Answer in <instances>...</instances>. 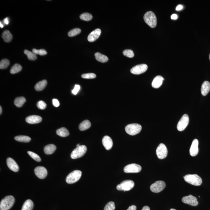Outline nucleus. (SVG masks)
<instances>
[{
  "label": "nucleus",
  "instance_id": "obj_21",
  "mask_svg": "<svg viewBox=\"0 0 210 210\" xmlns=\"http://www.w3.org/2000/svg\"><path fill=\"white\" fill-rule=\"evenodd\" d=\"M210 91V83L208 81H205L201 86V92L202 95L206 96Z\"/></svg>",
  "mask_w": 210,
  "mask_h": 210
},
{
  "label": "nucleus",
  "instance_id": "obj_41",
  "mask_svg": "<svg viewBox=\"0 0 210 210\" xmlns=\"http://www.w3.org/2000/svg\"><path fill=\"white\" fill-rule=\"evenodd\" d=\"M37 106L39 109H44L46 107V104L45 102L42 101H39L37 104Z\"/></svg>",
  "mask_w": 210,
  "mask_h": 210
},
{
  "label": "nucleus",
  "instance_id": "obj_8",
  "mask_svg": "<svg viewBox=\"0 0 210 210\" xmlns=\"http://www.w3.org/2000/svg\"><path fill=\"white\" fill-rule=\"evenodd\" d=\"M156 155L160 159H163L167 156L168 150L165 144H160L156 150Z\"/></svg>",
  "mask_w": 210,
  "mask_h": 210
},
{
  "label": "nucleus",
  "instance_id": "obj_32",
  "mask_svg": "<svg viewBox=\"0 0 210 210\" xmlns=\"http://www.w3.org/2000/svg\"><path fill=\"white\" fill-rule=\"evenodd\" d=\"M24 53L27 56L28 58L31 60H35L37 58L36 54L33 52H30L27 50H25L24 51Z\"/></svg>",
  "mask_w": 210,
  "mask_h": 210
},
{
  "label": "nucleus",
  "instance_id": "obj_52",
  "mask_svg": "<svg viewBox=\"0 0 210 210\" xmlns=\"http://www.w3.org/2000/svg\"><path fill=\"white\" fill-rule=\"evenodd\" d=\"M170 210H175V209H171Z\"/></svg>",
  "mask_w": 210,
  "mask_h": 210
},
{
  "label": "nucleus",
  "instance_id": "obj_45",
  "mask_svg": "<svg viewBox=\"0 0 210 210\" xmlns=\"http://www.w3.org/2000/svg\"><path fill=\"white\" fill-rule=\"evenodd\" d=\"M171 18L172 20H175L177 19L178 18L177 14H172L171 16Z\"/></svg>",
  "mask_w": 210,
  "mask_h": 210
},
{
  "label": "nucleus",
  "instance_id": "obj_46",
  "mask_svg": "<svg viewBox=\"0 0 210 210\" xmlns=\"http://www.w3.org/2000/svg\"><path fill=\"white\" fill-rule=\"evenodd\" d=\"M183 8V5H180V4H179V5H178L177 6V7L176 8V11H180Z\"/></svg>",
  "mask_w": 210,
  "mask_h": 210
},
{
  "label": "nucleus",
  "instance_id": "obj_49",
  "mask_svg": "<svg viewBox=\"0 0 210 210\" xmlns=\"http://www.w3.org/2000/svg\"><path fill=\"white\" fill-rule=\"evenodd\" d=\"M2 112V107H1H1H0V114H1Z\"/></svg>",
  "mask_w": 210,
  "mask_h": 210
},
{
  "label": "nucleus",
  "instance_id": "obj_17",
  "mask_svg": "<svg viewBox=\"0 0 210 210\" xmlns=\"http://www.w3.org/2000/svg\"><path fill=\"white\" fill-rule=\"evenodd\" d=\"M7 164L8 167L12 171L17 172L19 170V167L15 161L11 158H8L7 159Z\"/></svg>",
  "mask_w": 210,
  "mask_h": 210
},
{
  "label": "nucleus",
  "instance_id": "obj_20",
  "mask_svg": "<svg viewBox=\"0 0 210 210\" xmlns=\"http://www.w3.org/2000/svg\"><path fill=\"white\" fill-rule=\"evenodd\" d=\"M164 79L161 75H158L153 79L152 83V87L154 88H158L160 87L163 83Z\"/></svg>",
  "mask_w": 210,
  "mask_h": 210
},
{
  "label": "nucleus",
  "instance_id": "obj_25",
  "mask_svg": "<svg viewBox=\"0 0 210 210\" xmlns=\"http://www.w3.org/2000/svg\"><path fill=\"white\" fill-rule=\"evenodd\" d=\"M91 126L90 122L88 120H85L80 124L79 128L81 131L88 129Z\"/></svg>",
  "mask_w": 210,
  "mask_h": 210
},
{
  "label": "nucleus",
  "instance_id": "obj_4",
  "mask_svg": "<svg viewBox=\"0 0 210 210\" xmlns=\"http://www.w3.org/2000/svg\"><path fill=\"white\" fill-rule=\"evenodd\" d=\"M82 172L79 170H75L70 173L67 177L66 181L68 184H73L79 180L82 176Z\"/></svg>",
  "mask_w": 210,
  "mask_h": 210
},
{
  "label": "nucleus",
  "instance_id": "obj_5",
  "mask_svg": "<svg viewBox=\"0 0 210 210\" xmlns=\"http://www.w3.org/2000/svg\"><path fill=\"white\" fill-rule=\"evenodd\" d=\"M125 130L129 135H135L140 133L142 130V126L137 123H132L127 125L125 127Z\"/></svg>",
  "mask_w": 210,
  "mask_h": 210
},
{
  "label": "nucleus",
  "instance_id": "obj_28",
  "mask_svg": "<svg viewBox=\"0 0 210 210\" xmlns=\"http://www.w3.org/2000/svg\"><path fill=\"white\" fill-rule=\"evenodd\" d=\"M47 84V82L46 80H43L40 82H39L35 84V89L36 91H40L42 90L45 88Z\"/></svg>",
  "mask_w": 210,
  "mask_h": 210
},
{
  "label": "nucleus",
  "instance_id": "obj_6",
  "mask_svg": "<svg viewBox=\"0 0 210 210\" xmlns=\"http://www.w3.org/2000/svg\"><path fill=\"white\" fill-rule=\"evenodd\" d=\"M87 151V147L85 145H80L73 151L71 157L73 159H75L82 157Z\"/></svg>",
  "mask_w": 210,
  "mask_h": 210
},
{
  "label": "nucleus",
  "instance_id": "obj_18",
  "mask_svg": "<svg viewBox=\"0 0 210 210\" xmlns=\"http://www.w3.org/2000/svg\"><path fill=\"white\" fill-rule=\"evenodd\" d=\"M26 122L31 124L40 123L42 120V118L37 115H32L28 116L26 118Z\"/></svg>",
  "mask_w": 210,
  "mask_h": 210
},
{
  "label": "nucleus",
  "instance_id": "obj_10",
  "mask_svg": "<svg viewBox=\"0 0 210 210\" xmlns=\"http://www.w3.org/2000/svg\"><path fill=\"white\" fill-rule=\"evenodd\" d=\"M189 122V118L187 114H184L178 123L177 126V130L179 131L184 130L188 125Z\"/></svg>",
  "mask_w": 210,
  "mask_h": 210
},
{
  "label": "nucleus",
  "instance_id": "obj_16",
  "mask_svg": "<svg viewBox=\"0 0 210 210\" xmlns=\"http://www.w3.org/2000/svg\"><path fill=\"white\" fill-rule=\"evenodd\" d=\"M101 33V31L100 29H96L90 33L88 37V40L90 42L95 41L99 37Z\"/></svg>",
  "mask_w": 210,
  "mask_h": 210
},
{
  "label": "nucleus",
  "instance_id": "obj_22",
  "mask_svg": "<svg viewBox=\"0 0 210 210\" xmlns=\"http://www.w3.org/2000/svg\"><path fill=\"white\" fill-rule=\"evenodd\" d=\"M56 146L53 144H50L44 147V151L46 154H53L56 150Z\"/></svg>",
  "mask_w": 210,
  "mask_h": 210
},
{
  "label": "nucleus",
  "instance_id": "obj_11",
  "mask_svg": "<svg viewBox=\"0 0 210 210\" xmlns=\"http://www.w3.org/2000/svg\"><path fill=\"white\" fill-rule=\"evenodd\" d=\"M142 167L140 165L135 163L129 164L124 167V171L126 173H138L141 171Z\"/></svg>",
  "mask_w": 210,
  "mask_h": 210
},
{
  "label": "nucleus",
  "instance_id": "obj_27",
  "mask_svg": "<svg viewBox=\"0 0 210 210\" xmlns=\"http://www.w3.org/2000/svg\"><path fill=\"white\" fill-rule=\"evenodd\" d=\"M56 134L61 137H66L69 135V132L67 129L62 127L58 129L56 131Z\"/></svg>",
  "mask_w": 210,
  "mask_h": 210
},
{
  "label": "nucleus",
  "instance_id": "obj_13",
  "mask_svg": "<svg viewBox=\"0 0 210 210\" xmlns=\"http://www.w3.org/2000/svg\"><path fill=\"white\" fill-rule=\"evenodd\" d=\"M182 201L184 204H189L193 206H196L198 204L196 198L191 194L183 197Z\"/></svg>",
  "mask_w": 210,
  "mask_h": 210
},
{
  "label": "nucleus",
  "instance_id": "obj_51",
  "mask_svg": "<svg viewBox=\"0 0 210 210\" xmlns=\"http://www.w3.org/2000/svg\"><path fill=\"white\" fill-rule=\"evenodd\" d=\"M80 145V144H77V145H76L77 147H79Z\"/></svg>",
  "mask_w": 210,
  "mask_h": 210
},
{
  "label": "nucleus",
  "instance_id": "obj_1",
  "mask_svg": "<svg viewBox=\"0 0 210 210\" xmlns=\"http://www.w3.org/2000/svg\"><path fill=\"white\" fill-rule=\"evenodd\" d=\"M144 21L151 28L155 27L157 24V19L155 14L152 11L145 13L144 16Z\"/></svg>",
  "mask_w": 210,
  "mask_h": 210
},
{
  "label": "nucleus",
  "instance_id": "obj_31",
  "mask_svg": "<svg viewBox=\"0 0 210 210\" xmlns=\"http://www.w3.org/2000/svg\"><path fill=\"white\" fill-rule=\"evenodd\" d=\"M22 69V67L18 64H16L11 68L10 73L12 74H16L20 71Z\"/></svg>",
  "mask_w": 210,
  "mask_h": 210
},
{
  "label": "nucleus",
  "instance_id": "obj_40",
  "mask_svg": "<svg viewBox=\"0 0 210 210\" xmlns=\"http://www.w3.org/2000/svg\"><path fill=\"white\" fill-rule=\"evenodd\" d=\"M82 77L83 78L92 79L95 78L96 77V75L94 73H87V74H82Z\"/></svg>",
  "mask_w": 210,
  "mask_h": 210
},
{
  "label": "nucleus",
  "instance_id": "obj_44",
  "mask_svg": "<svg viewBox=\"0 0 210 210\" xmlns=\"http://www.w3.org/2000/svg\"><path fill=\"white\" fill-rule=\"evenodd\" d=\"M137 207L136 206L134 205H131V206L129 207L126 210H136Z\"/></svg>",
  "mask_w": 210,
  "mask_h": 210
},
{
  "label": "nucleus",
  "instance_id": "obj_36",
  "mask_svg": "<svg viewBox=\"0 0 210 210\" xmlns=\"http://www.w3.org/2000/svg\"><path fill=\"white\" fill-rule=\"evenodd\" d=\"M27 153L32 158H33V159L35 160L37 162H40L41 161L40 157L36 153L33 152H30V151L28 152Z\"/></svg>",
  "mask_w": 210,
  "mask_h": 210
},
{
  "label": "nucleus",
  "instance_id": "obj_43",
  "mask_svg": "<svg viewBox=\"0 0 210 210\" xmlns=\"http://www.w3.org/2000/svg\"><path fill=\"white\" fill-rule=\"evenodd\" d=\"M52 103H53V105L55 107H58L59 106L60 103L58 100L56 99H54L52 100Z\"/></svg>",
  "mask_w": 210,
  "mask_h": 210
},
{
  "label": "nucleus",
  "instance_id": "obj_42",
  "mask_svg": "<svg viewBox=\"0 0 210 210\" xmlns=\"http://www.w3.org/2000/svg\"><path fill=\"white\" fill-rule=\"evenodd\" d=\"M80 89V86L78 84H75L74 89L72 90V92L74 95H76Z\"/></svg>",
  "mask_w": 210,
  "mask_h": 210
},
{
  "label": "nucleus",
  "instance_id": "obj_47",
  "mask_svg": "<svg viewBox=\"0 0 210 210\" xmlns=\"http://www.w3.org/2000/svg\"><path fill=\"white\" fill-rule=\"evenodd\" d=\"M141 210H150V208L147 206H145L143 207V209Z\"/></svg>",
  "mask_w": 210,
  "mask_h": 210
},
{
  "label": "nucleus",
  "instance_id": "obj_26",
  "mask_svg": "<svg viewBox=\"0 0 210 210\" xmlns=\"http://www.w3.org/2000/svg\"><path fill=\"white\" fill-rule=\"evenodd\" d=\"M34 204L33 201L29 199L27 200L22 206V210H32L33 209Z\"/></svg>",
  "mask_w": 210,
  "mask_h": 210
},
{
  "label": "nucleus",
  "instance_id": "obj_50",
  "mask_svg": "<svg viewBox=\"0 0 210 210\" xmlns=\"http://www.w3.org/2000/svg\"><path fill=\"white\" fill-rule=\"evenodd\" d=\"M0 25H1V28H3V24H2L1 22V23H0Z\"/></svg>",
  "mask_w": 210,
  "mask_h": 210
},
{
  "label": "nucleus",
  "instance_id": "obj_39",
  "mask_svg": "<svg viewBox=\"0 0 210 210\" xmlns=\"http://www.w3.org/2000/svg\"><path fill=\"white\" fill-rule=\"evenodd\" d=\"M115 209V204H114V202H110L105 205L104 210H114Z\"/></svg>",
  "mask_w": 210,
  "mask_h": 210
},
{
  "label": "nucleus",
  "instance_id": "obj_53",
  "mask_svg": "<svg viewBox=\"0 0 210 210\" xmlns=\"http://www.w3.org/2000/svg\"><path fill=\"white\" fill-rule=\"evenodd\" d=\"M209 59H210V54H209Z\"/></svg>",
  "mask_w": 210,
  "mask_h": 210
},
{
  "label": "nucleus",
  "instance_id": "obj_9",
  "mask_svg": "<svg viewBox=\"0 0 210 210\" xmlns=\"http://www.w3.org/2000/svg\"><path fill=\"white\" fill-rule=\"evenodd\" d=\"M165 186L166 184L163 181H157L151 186L150 190L154 193H159L165 188Z\"/></svg>",
  "mask_w": 210,
  "mask_h": 210
},
{
  "label": "nucleus",
  "instance_id": "obj_7",
  "mask_svg": "<svg viewBox=\"0 0 210 210\" xmlns=\"http://www.w3.org/2000/svg\"><path fill=\"white\" fill-rule=\"evenodd\" d=\"M135 185L134 182L132 180H127L122 182L117 186V189L119 191H129L134 188Z\"/></svg>",
  "mask_w": 210,
  "mask_h": 210
},
{
  "label": "nucleus",
  "instance_id": "obj_3",
  "mask_svg": "<svg viewBox=\"0 0 210 210\" xmlns=\"http://www.w3.org/2000/svg\"><path fill=\"white\" fill-rule=\"evenodd\" d=\"M185 181L192 185L199 186L202 184V179L197 174H188L184 177Z\"/></svg>",
  "mask_w": 210,
  "mask_h": 210
},
{
  "label": "nucleus",
  "instance_id": "obj_33",
  "mask_svg": "<svg viewBox=\"0 0 210 210\" xmlns=\"http://www.w3.org/2000/svg\"><path fill=\"white\" fill-rule=\"evenodd\" d=\"M80 18L83 20L89 21L92 19L93 16L90 13H85L81 14L80 16Z\"/></svg>",
  "mask_w": 210,
  "mask_h": 210
},
{
  "label": "nucleus",
  "instance_id": "obj_14",
  "mask_svg": "<svg viewBox=\"0 0 210 210\" xmlns=\"http://www.w3.org/2000/svg\"><path fill=\"white\" fill-rule=\"evenodd\" d=\"M35 175L40 179L45 178L48 174L46 169L43 167L39 166L35 168L34 170Z\"/></svg>",
  "mask_w": 210,
  "mask_h": 210
},
{
  "label": "nucleus",
  "instance_id": "obj_37",
  "mask_svg": "<svg viewBox=\"0 0 210 210\" xmlns=\"http://www.w3.org/2000/svg\"><path fill=\"white\" fill-rule=\"evenodd\" d=\"M33 53H35V54H39V55H41V56H43V55H45L47 54V52L44 49H40V50H37L36 49H33Z\"/></svg>",
  "mask_w": 210,
  "mask_h": 210
},
{
  "label": "nucleus",
  "instance_id": "obj_48",
  "mask_svg": "<svg viewBox=\"0 0 210 210\" xmlns=\"http://www.w3.org/2000/svg\"><path fill=\"white\" fill-rule=\"evenodd\" d=\"M4 23H5V24H6V25H7V24H8L9 21L8 18H5V19L4 20Z\"/></svg>",
  "mask_w": 210,
  "mask_h": 210
},
{
  "label": "nucleus",
  "instance_id": "obj_12",
  "mask_svg": "<svg viewBox=\"0 0 210 210\" xmlns=\"http://www.w3.org/2000/svg\"><path fill=\"white\" fill-rule=\"evenodd\" d=\"M147 65L145 64H141L134 67L130 70L132 74L139 75L145 73L147 70Z\"/></svg>",
  "mask_w": 210,
  "mask_h": 210
},
{
  "label": "nucleus",
  "instance_id": "obj_29",
  "mask_svg": "<svg viewBox=\"0 0 210 210\" xmlns=\"http://www.w3.org/2000/svg\"><path fill=\"white\" fill-rule=\"evenodd\" d=\"M25 102L26 99L25 98L23 97H20L15 99L14 101V104L17 107H21L23 106Z\"/></svg>",
  "mask_w": 210,
  "mask_h": 210
},
{
  "label": "nucleus",
  "instance_id": "obj_34",
  "mask_svg": "<svg viewBox=\"0 0 210 210\" xmlns=\"http://www.w3.org/2000/svg\"><path fill=\"white\" fill-rule=\"evenodd\" d=\"M81 30L79 28H75L71 30L68 33V35L70 37H72L80 34L81 33Z\"/></svg>",
  "mask_w": 210,
  "mask_h": 210
},
{
  "label": "nucleus",
  "instance_id": "obj_30",
  "mask_svg": "<svg viewBox=\"0 0 210 210\" xmlns=\"http://www.w3.org/2000/svg\"><path fill=\"white\" fill-rule=\"evenodd\" d=\"M14 139L17 141L23 142V143H29L31 140V138L25 135H19L15 137Z\"/></svg>",
  "mask_w": 210,
  "mask_h": 210
},
{
  "label": "nucleus",
  "instance_id": "obj_2",
  "mask_svg": "<svg viewBox=\"0 0 210 210\" xmlns=\"http://www.w3.org/2000/svg\"><path fill=\"white\" fill-rule=\"evenodd\" d=\"M14 203V198L13 196L9 195L5 196L1 201L0 210H9L13 206Z\"/></svg>",
  "mask_w": 210,
  "mask_h": 210
},
{
  "label": "nucleus",
  "instance_id": "obj_35",
  "mask_svg": "<svg viewBox=\"0 0 210 210\" xmlns=\"http://www.w3.org/2000/svg\"><path fill=\"white\" fill-rule=\"evenodd\" d=\"M9 60L7 59H3L0 62V68L1 69H6L10 65Z\"/></svg>",
  "mask_w": 210,
  "mask_h": 210
},
{
  "label": "nucleus",
  "instance_id": "obj_24",
  "mask_svg": "<svg viewBox=\"0 0 210 210\" xmlns=\"http://www.w3.org/2000/svg\"><path fill=\"white\" fill-rule=\"evenodd\" d=\"M95 58L98 61L102 63L107 62L109 60L107 56L99 52L95 53Z\"/></svg>",
  "mask_w": 210,
  "mask_h": 210
},
{
  "label": "nucleus",
  "instance_id": "obj_38",
  "mask_svg": "<svg viewBox=\"0 0 210 210\" xmlns=\"http://www.w3.org/2000/svg\"><path fill=\"white\" fill-rule=\"evenodd\" d=\"M123 54L124 56L128 58H133L134 56V54L133 51L131 50H126L123 51Z\"/></svg>",
  "mask_w": 210,
  "mask_h": 210
},
{
  "label": "nucleus",
  "instance_id": "obj_23",
  "mask_svg": "<svg viewBox=\"0 0 210 210\" xmlns=\"http://www.w3.org/2000/svg\"><path fill=\"white\" fill-rule=\"evenodd\" d=\"M2 37L5 42L8 43L12 40L13 35L8 30H5L2 34Z\"/></svg>",
  "mask_w": 210,
  "mask_h": 210
},
{
  "label": "nucleus",
  "instance_id": "obj_15",
  "mask_svg": "<svg viewBox=\"0 0 210 210\" xmlns=\"http://www.w3.org/2000/svg\"><path fill=\"white\" fill-rule=\"evenodd\" d=\"M198 141L197 139H194L192 142V145L190 150V153L191 156H195L198 153Z\"/></svg>",
  "mask_w": 210,
  "mask_h": 210
},
{
  "label": "nucleus",
  "instance_id": "obj_19",
  "mask_svg": "<svg viewBox=\"0 0 210 210\" xmlns=\"http://www.w3.org/2000/svg\"><path fill=\"white\" fill-rule=\"evenodd\" d=\"M103 144L105 149L107 150H111L113 145V142L111 138L108 136H105L103 139Z\"/></svg>",
  "mask_w": 210,
  "mask_h": 210
}]
</instances>
